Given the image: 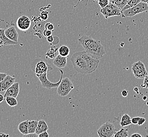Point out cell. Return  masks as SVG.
Listing matches in <instances>:
<instances>
[{
  "label": "cell",
  "instance_id": "cell-1",
  "mask_svg": "<svg viewBox=\"0 0 148 137\" xmlns=\"http://www.w3.org/2000/svg\"><path fill=\"white\" fill-rule=\"evenodd\" d=\"M71 61L76 71L85 74L95 71L99 63V59L92 57L85 51L74 53Z\"/></svg>",
  "mask_w": 148,
  "mask_h": 137
},
{
  "label": "cell",
  "instance_id": "cell-2",
  "mask_svg": "<svg viewBox=\"0 0 148 137\" xmlns=\"http://www.w3.org/2000/svg\"><path fill=\"white\" fill-rule=\"evenodd\" d=\"M85 51L91 57L100 59L106 54L104 46L99 40H95L90 36L84 35L78 39Z\"/></svg>",
  "mask_w": 148,
  "mask_h": 137
},
{
  "label": "cell",
  "instance_id": "cell-3",
  "mask_svg": "<svg viewBox=\"0 0 148 137\" xmlns=\"http://www.w3.org/2000/svg\"><path fill=\"white\" fill-rule=\"evenodd\" d=\"M148 10V4L141 1L136 6L122 12L121 16L123 17H133L138 14L147 11Z\"/></svg>",
  "mask_w": 148,
  "mask_h": 137
},
{
  "label": "cell",
  "instance_id": "cell-4",
  "mask_svg": "<svg viewBox=\"0 0 148 137\" xmlns=\"http://www.w3.org/2000/svg\"><path fill=\"white\" fill-rule=\"evenodd\" d=\"M74 88V84L72 83L71 80L69 77H65L62 79L60 85L58 86L57 93L60 97H64L69 95Z\"/></svg>",
  "mask_w": 148,
  "mask_h": 137
},
{
  "label": "cell",
  "instance_id": "cell-5",
  "mask_svg": "<svg viewBox=\"0 0 148 137\" xmlns=\"http://www.w3.org/2000/svg\"><path fill=\"white\" fill-rule=\"evenodd\" d=\"M114 126L112 123H105L100 126L97 130V134L99 137H112L116 132Z\"/></svg>",
  "mask_w": 148,
  "mask_h": 137
},
{
  "label": "cell",
  "instance_id": "cell-6",
  "mask_svg": "<svg viewBox=\"0 0 148 137\" xmlns=\"http://www.w3.org/2000/svg\"><path fill=\"white\" fill-rule=\"evenodd\" d=\"M100 12L106 19L114 16L121 15V10L115 4L109 2L107 6L100 10Z\"/></svg>",
  "mask_w": 148,
  "mask_h": 137
},
{
  "label": "cell",
  "instance_id": "cell-7",
  "mask_svg": "<svg viewBox=\"0 0 148 137\" xmlns=\"http://www.w3.org/2000/svg\"><path fill=\"white\" fill-rule=\"evenodd\" d=\"M131 70L135 77L138 79L145 78L148 75V72L145 65L140 61L134 63L132 66Z\"/></svg>",
  "mask_w": 148,
  "mask_h": 137
},
{
  "label": "cell",
  "instance_id": "cell-8",
  "mask_svg": "<svg viewBox=\"0 0 148 137\" xmlns=\"http://www.w3.org/2000/svg\"><path fill=\"white\" fill-rule=\"evenodd\" d=\"M60 73H61L60 79V81L58 82H56V83L51 82L50 81L48 80L47 77V73H44V74H42L41 75H40V77H38L39 80H40V81L43 87L45 88L49 89V90H51L52 88H58V86L60 85L61 81L62 80L63 73H64L63 70H61L60 68Z\"/></svg>",
  "mask_w": 148,
  "mask_h": 137
},
{
  "label": "cell",
  "instance_id": "cell-9",
  "mask_svg": "<svg viewBox=\"0 0 148 137\" xmlns=\"http://www.w3.org/2000/svg\"><path fill=\"white\" fill-rule=\"evenodd\" d=\"M53 69L51 65L42 60H38L35 66L34 71L37 77L44 73H47Z\"/></svg>",
  "mask_w": 148,
  "mask_h": 137
},
{
  "label": "cell",
  "instance_id": "cell-10",
  "mask_svg": "<svg viewBox=\"0 0 148 137\" xmlns=\"http://www.w3.org/2000/svg\"><path fill=\"white\" fill-rule=\"evenodd\" d=\"M16 26L18 29L22 31L28 30L31 26V21L28 17L22 15L18 17L16 21Z\"/></svg>",
  "mask_w": 148,
  "mask_h": 137
},
{
  "label": "cell",
  "instance_id": "cell-11",
  "mask_svg": "<svg viewBox=\"0 0 148 137\" xmlns=\"http://www.w3.org/2000/svg\"><path fill=\"white\" fill-rule=\"evenodd\" d=\"M15 78L11 75H7L0 82V92L6 91L7 89L14 83Z\"/></svg>",
  "mask_w": 148,
  "mask_h": 137
},
{
  "label": "cell",
  "instance_id": "cell-12",
  "mask_svg": "<svg viewBox=\"0 0 148 137\" xmlns=\"http://www.w3.org/2000/svg\"><path fill=\"white\" fill-rule=\"evenodd\" d=\"M20 92V84L18 82L14 83L6 91L4 97L5 98L8 96L16 98Z\"/></svg>",
  "mask_w": 148,
  "mask_h": 137
},
{
  "label": "cell",
  "instance_id": "cell-13",
  "mask_svg": "<svg viewBox=\"0 0 148 137\" xmlns=\"http://www.w3.org/2000/svg\"><path fill=\"white\" fill-rule=\"evenodd\" d=\"M5 35L9 39L18 42V33L14 26H10L8 29H5Z\"/></svg>",
  "mask_w": 148,
  "mask_h": 137
},
{
  "label": "cell",
  "instance_id": "cell-14",
  "mask_svg": "<svg viewBox=\"0 0 148 137\" xmlns=\"http://www.w3.org/2000/svg\"><path fill=\"white\" fill-rule=\"evenodd\" d=\"M67 63V57H63L60 54H58L54 58L53 61V64L56 67L58 68H65Z\"/></svg>",
  "mask_w": 148,
  "mask_h": 137
},
{
  "label": "cell",
  "instance_id": "cell-15",
  "mask_svg": "<svg viewBox=\"0 0 148 137\" xmlns=\"http://www.w3.org/2000/svg\"><path fill=\"white\" fill-rule=\"evenodd\" d=\"M0 38H1V39L3 40L4 46H10L18 44V42H16L15 41L10 40L8 37H6L5 35V29L0 28Z\"/></svg>",
  "mask_w": 148,
  "mask_h": 137
},
{
  "label": "cell",
  "instance_id": "cell-16",
  "mask_svg": "<svg viewBox=\"0 0 148 137\" xmlns=\"http://www.w3.org/2000/svg\"><path fill=\"white\" fill-rule=\"evenodd\" d=\"M48 129H49V127L47 123L44 120H40L38 121L35 133L38 135L43 132L47 131Z\"/></svg>",
  "mask_w": 148,
  "mask_h": 137
},
{
  "label": "cell",
  "instance_id": "cell-17",
  "mask_svg": "<svg viewBox=\"0 0 148 137\" xmlns=\"http://www.w3.org/2000/svg\"><path fill=\"white\" fill-rule=\"evenodd\" d=\"M58 53V48L56 46H52L45 54L46 57L49 59H54Z\"/></svg>",
  "mask_w": 148,
  "mask_h": 137
},
{
  "label": "cell",
  "instance_id": "cell-18",
  "mask_svg": "<svg viewBox=\"0 0 148 137\" xmlns=\"http://www.w3.org/2000/svg\"><path fill=\"white\" fill-rule=\"evenodd\" d=\"M28 123H29V120H25L24 121H22V122L20 123L18 126V129L19 131L23 135L29 134Z\"/></svg>",
  "mask_w": 148,
  "mask_h": 137
},
{
  "label": "cell",
  "instance_id": "cell-19",
  "mask_svg": "<svg viewBox=\"0 0 148 137\" xmlns=\"http://www.w3.org/2000/svg\"><path fill=\"white\" fill-rule=\"evenodd\" d=\"M131 123H131V118L130 116L127 113L123 114L121 117V119L120 122V125L121 127H123L125 126H129L131 125Z\"/></svg>",
  "mask_w": 148,
  "mask_h": 137
},
{
  "label": "cell",
  "instance_id": "cell-20",
  "mask_svg": "<svg viewBox=\"0 0 148 137\" xmlns=\"http://www.w3.org/2000/svg\"><path fill=\"white\" fill-rule=\"evenodd\" d=\"M38 121L37 120H29L28 130L29 133H35L37 128Z\"/></svg>",
  "mask_w": 148,
  "mask_h": 137
},
{
  "label": "cell",
  "instance_id": "cell-21",
  "mask_svg": "<svg viewBox=\"0 0 148 137\" xmlns=\"http://www.w3.org/2000/svg\"><path fill=\"white\" fill-rule=\"evenodd\" d=\"M58 53L63 57H67L70 53V49L67 46H60L58 48Z\"/></svg>",
  "mask_w": 148,
  "mask_h": 137
},
{
  "label": "cell",
  "instance_id": "cell-22",
  "mask_svg": "<svg viewBox=\"0 0 148 137\" xmlns=\"http://www.w3.org/2000/svg\"><path fill=\"white\" fill-rule=\"evenodd\" d=\"M140 2H141V0H129L127 3L126 4V5L121 10V12L127 9L131 8L134 6H136Z\"/></svg>",
  "mask_w": 148,
  "mask_h": 137
},
{
  "label": "cell",
  "instance_id": "cell-23",
  "mask_svg": "<svg viewBox=\"0 0 148 137\" xmlns=\"http://www.w3.org/2000/svg\"><path fill=\"white\" fill-rule=\"evenodd\" d=\"M129 136L128 130L127 129L121 128L116 131L114 137H127Z\"/></svg>",
  "mask_w": 148,
  "mask_h": 137
},
{
  "label": "cell",
  "instance_id": "cell-24",
  "mask_svg": "<svg viewBox=\"0 0 148 137\" xmlns=\"http://www.w3.org/2000/svg\"><path fill=\"white\" fill-rule=\"evenodd\" d=\"M5 100L7 104L11 107H13L15 106H16L18 104L17 100L16 99V98L8 96V97H5Z\"/></svg>",
  "mask_w": 148,
  "mask_h": 137
},
{
  "label": "cell",
  "instance_id": "cell-25",
  "mask_svg": "<svg viewBox=\"0 0 148 137\" xmlns=\"http://www.w3.org/2000/svg\"><path fill=\"white\" fill-rule=\"evenodd\" d=\"M129 1V0H113L111 1V3L117 6L121 11V10L126 5Z\"/></svg>",
  "mask_w": 148,
  "mask_h": 137
},
{
  "label": "cell",
  "instance_id": "cell-26",
  "mask_svg": "<svg viewBox=\"0 0 148 137\" xmlns=\"http://www.w3.org/2000/svg\"><path fill=\"white\" fill-rule=\"evenodd\" d=\"M98 3L100 6L101 7V8H103L108 4L109 1V0H98Z\"/></svg>",
  "mask_w": 148,
  "mask_h": 137
},
{
  "label": "cell",
  "instance_id": "cell-27",
  "mask_svg": "<svg viewBox=\"0 0 148 137\" xmlns=\"http://www.w3.org/2000/svg\"><path fill=\"white\" fill-rule=\"evenodd\" d=\"M45 29H47V30H51L52 31H53L54 30V25L50 22H47V23H46L45 25Z\"/></svg>",
  "mask_w": 148,
  "mask_h": 137
},
{
  "label": "cell",
  "instance_id": "cell-28",
  "mask_svg": "<svg viewBox=\"0 0 148 137\" xmlns=\"http://www.w3.org/2000/svg\"><path fill=\"white\" fill-rule=\"evenodd\" d=\"M40 17L42 19H43V20H47L49 17V13L46 11L42 12L40 13Z\"/></svg>",
  "mask_w": 148,
  "mask_h": 137
},
{
  "label": "cell",
  "instance_id": "cell-29",
  "mask_svg": "<svg viewBox=\"0 0 148 137\" xmlns=\"http://www.w3.org/2000/svg\"><path fill=\"white\" fill-rule=\"evenodd\" d=\"M53 32V31H51V30H47V29H45L44 30V31H43V34H44V35L45 37H48L49 36H51V35H52Z\"/></svg>",
  "mask_w": 148,
  "mask_h": 137
},
{
  "label": "cell",
  "instance_id": "cell-30",
  "mask_svg": "<svg viewBox=\"0 0 148 137\" xmlns=\"http://www.w3.org/2000/svg\"><path fill=\"white\" fill-rule=\"evenodd\" d=\"M141 86L143 88H148V76L145 77L144 78V81H143V84L141 85Z\"/></svg>",
  "mask_w": 148,
  "mask_h": 137
},
{
  "label": "cell",
  "instance_id": "cell-31",
  "mask_svg": "<svg viewBox=\"0 0 148 137\" xmlns=\"http://www.w3.org/2000/svg\"><path fill=\"white\" fill-rule=\"evenodd\" d=\"M23 137H38V135L36 133H29L27 134H24Z\"/></svg>",
  "mask_w": 148,
  "mask_h": 137
},
{
  "label": "cell",
  "instance_id": "cell-32",
  "mask_svg": "<svg viewBox=\"0 0 148 137\" xmlns=\"http://www.w3.org/2000/svg\"><path fill=\"white\" fill-rule=\"evenodd\" d=\"M55 37H53L52 35L49 36L48 37H47V40L49 42V43L51 44H54V41L55 40H54Z\"/></svg>",
  "mask_w": 148,
  "mask_h": 137
},
{
  "label": "cell",
  "instance_id": "cell-33",
  "mask_svg": "<svg viewBox=\"0 0 148 137\" xmlns=\"http://www.w3.org/2000/svg\"><path fill=\"white\" fill-rule=\"evenodd\" d=\"M139 117H134L131 119V123L134 125H138L139 119Z\"/></svg>",
  "mask_w": 148,
  "mask_h": 137
},
{
  "label": "cell",
  "instance_id": "cell-34",
  "mask_svg": "<svg viewBox=\"0 0 148 137\" xmlns=\"http://www.w3.org/2000/svg\"><path fill=\"white\" fill-rule=\"evenodd\" d=\"M145 121H146V119H145V118L140 117L138 125L139 126H141V125H143L144 124V123L145 122Z\"/></svg>",
  "mask_w": 148,
  "mask_h": 137
},
{
  "label": "cell",
  "instance_id": "cell-35",
  "mask_svg": "<svg viewBox=\"0 0 148 137\" xmlns=\"http://www.w3.org/2000/svg\"><path fill=\"white\" fill-rule=\"evenodd\" d=\"M49 134L47 133V131H46L40 133V134H38V137H49Z\"/></svg>",
  "mask_w": 148,
  "mask_h": 137
},
{
  "label": "cell",
  "instance_id": "cell-36",
  "mask_svg": "<svg viewBox=\"0 0 148 137\" xmlns=\"http://www.w3.org/2000/svg\"><path fill=\"white\" fill-rule=\"evenodd\" d=\"M7 75V74L4 73H0V82L4 79V77H5Z\"/></svg>",
  "mask_w": 148,
  "mask_h": 137
},
{
  "label": "cell",
  "instance_id": "cell-37",
  "mask_svg": "<svg viewBox=\"0 0 148 137\" xmlns=\"http://www.w3.org/2000/svg\"><path fill=\"white\" fill-rule=\"evenodd\" d=\"M121 94L123 97H127V95L128 94V92L125 90H123V91L121 92Z\"/></svg>",
  "mask_w": 148,
  "mask_h": 137
},
{
  "label": "cell",
  "instance_id": "cell-38",
  "mask_svg": "<svg viewBox=\"0 0 148 137\" xmlns=\"http://www.w3.org/2000/svg\"><path fill=\"white\" fill-rule=\"evenodd\" d=\"M131 137H142L143 136L141 134L138 133H134L131 135Z\"/></svg>",
  "mask_w": 148,
  "mask_h": 137
},
{
  "label": "cell",
  "instance_id": "cell-39",
  "mask_svg": "<svg viewBox=\"0 0 148 137\" xmlns=\"http://www.w3.org/2000/svg\"><path fill=\"white\" fill-rule=\"evenodd\" d=\"M9 137V134H6L4 132H0V137Z\"/></svg>",
  "mask_w": 148,
  "mask_h": 137
},
{
  "label": "cell",
  "instance_id": "cell-40",
  "mask_svg": "<svg viewBox=\"0 0 148 137\" xmlns=\"http://www.w3.org/2000/svg\"><path fill=\"white\" fill-rule=\"evenodd\" d=\"M4 100V97L3 95L0 93V103L2 102Z\"/></svg>",
  "mask_w": 148,
  "mask_h": 137
},
{
  "label": "cell",
  "instance_id": "cell-41",
  "mask_svg": "<svg viewBox=\"0 0 148 137\" xmlns=\"http://www.w3.org/2000/svg\"><path fill=\"white\" fill-rule=\"evenodd\" d=\"M4 46V42H3V40L1 39V38H0V47H2Z\"/></svg>",
  "mask_w": 148,
  "mask_h": 137
},
{
  "label": "cell",
  "instance_id": "cell-42",
  "mask_svg": "<svg viewBox=\"0 0 148 137\" xmlns=\"http://www.w3.org/2000/svg\"><path fill=\"white\" fill-rule=\"evenodd\" d=\"M134 91L136 92L137 93H139V88H138V87H135V88H134Z\"/></svg>",
  "mask_w": 148,
  "mask_h": 137
},
{
  "label": "cell",
  "instance_id": "cell-43",
  "mask_svg": "<svg viewBox=\"0 0 148 137\" xmlns=\"http://www.w3.org/2000/svg\"><path fill=\"white\" fill-rule=\"evenodd\" d=\"M141 1H142V2H145V3H147V4H148V0H141Z\"/></svg>",
  "mask_w": 148,
  "mask_h": 137
},
{
  "label": "cell",
  "instance_id": "cell-44",
  "mask_svg": "<svg viewBox=\"0 0 148 137\" xmlns=\"http://www.w3.org/2000/svg\"><path fill=\"white\" fill-rule=\"evenodd\" d=\"M147 97L146 96H144V97H143V100H147Z\"/></svg>",
  "mask_w": 148,
  "mask_h": 137
},
{
  "label": "cell",
  "instance_id": "cell-45",
  "mask_svg": "<svg viewBox=\"0 0 148 137\" xmlns=\"http://www.w3.org/2000/svg\"><path fill=\"white\" fill-rule=\"evenodd\" d=\"M109 2H111V1H113V0H109Z\"/></svg>",
  "mask_w": 148,
  "mask_h": 137
},
{
  "label": "cell",
  "instance_id": "cell-46",
  "mask_svg": "<svg viewBox=\"0 0 148 137\" xmlns=\"http://www.w3.org/2000/svg\"><path fill=\"white\" fill-rule=\"evenodd\" d=\"M147 105H148V102H147Z\"/></svg>",
  "mask_w": 148,
  "mask_h": 137
}]
</instances>
